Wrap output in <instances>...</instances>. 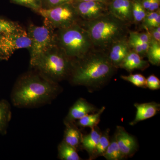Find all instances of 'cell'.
Instances as JSON below:
<instances>
[{
    "label": "cell",
    "instance_id": "3957f363",
    "mask_svg": "<svg viewBox=\"0 0 160 160\" xmlns=\"http://www.w3.org/2000/svg\"><path fill=\"white\" fill-rule=\"evenodd\" d=\"M80 23L89 33L95 49L107 52L113 43L128 38V23L109 12L91 21H81Z\"/></svg>",
    "mask_w": 160,
    "mask_h": 160
},
{
    "label": "cell",
    "instance_id": "8992f818",
    "mask_svg": "<svg viewBox=\"0 0 160 160\" xmlns=\"http://www.w3.org/2000/svg\"><path fill=\"white\" fill-rule=\"evenodd\" d=\"M54 29L45 20L42 26L30 24L28 33L31 40L30 49V64L34 65L37 60L46 51L57 45L56 34Z\"/></svg>",
    "mask_w": 160,
    "mask_h": 160
},
{
    "label": "cell",
    "instance_id": "2e32d148",
    "mask_svg": "<svg viewBox=\"0 0 160 160\" xmlns=\"http://www.w3.org/2000/svg\"><path fill=\"white\" fill-rule=\"evenodd\" d=\"M63 141L78 150L82 149V138L83 134L75 123L65 125Z\"/></svg>",
    "mask_w": 160,
    "mask_h": 160
},
{
    "label": "cell",
    "instance_id": "5bb4252c",
    "mask_svg": "<svg viewBox=\"0 0 160 160\" xmlns=\"http://www.w3.org/2000/svg\"><path fill=\"white\" fill-rule=\"evenodd\" d=\"M136 109L135 117L129 125L133 126L139 122L151 118L155 116L160 110V104L155 102L144 103H135Z\"/></svg>",
    "mask_w": 160,
    "mask_h": 160
},
{
    "label": "cell",
    "instance_id": "6da1fadb",
    "mask_svg": "<svg viewBox=\"0 0 160 160\" xmlns=\"http://www.w3.org/2000/svg\"><path fill=\"white\" fill-rule=\"evenodd\" d=\"M118 69L112 64L106 52L94 48L82 57L73 60L68 79L72 86H85L92 92L108 84Z\"/></svg>",
    "mask_w": 160,
    "mask_h": 160
},
{
    "label": "cell",
    "instance_id": "836d02e7",
    "mask_svg": "<svg viewBox=\"0 0 160 160\" xmlns=\"http://www.w3.org/2000/svg\"><path fill=\"white\" fill-rule=\"evenodd\" d=\"M80 1H82V2H87V1H94V2H101L107 3L108 4L110 0H74V2H80Z\"/></svg>",
    "mask_w": 160,
    "mask_h": 160
},
{
    "label": "cell",
    "instance_id": "8fae6325",
    "mask_svg": "<svg viewBox=\"0 0 160 160\" xmlns=\"http://www.w3.org/2000/svg\"><path fill=\"white\" fill-rule=\"evenodd\" d=\"M98 109L94 105L83 98L77 100L70 107L69 112L64 120L65 125L75 123L78 120L90 113H94Z\"/></svg>",
    "mask_w": 160,
    "mask_h": 160
},
{
    "label": "cell",
    "instance_id": "cb8c5ba5",
    "mask_svg": "<svg viewBox=\"0 0 160 160\" xmlns=\"http://www.w3.org/2000/svg\"><path fill=\"white\" fill-rule=\"evenodd\" d=\"M147 11L143 7L140 0H132V14L133 22H142Z\"/></svg>",
    "mask_w": 160,
    "mask_h": 160
},
{
    "label": "cell",
    "instance_id": "d4e9b609",
    "mask_svg": "<svg viewBox=\"0 0 160 160\" xmlns=\"http://www.w3.org/2000/svg\"><path fill=\"white\" fill-rule=\"evenodd\" d=\"M121 78L124 81L129 82L139 88H146V78L141 74H130L129 75H121Z\"/></svg>",
    "mask_w": 160,
    "mask_h": 160
},
{
    "label": "cell",
    "instance_id": "ffe728a7",
    "mask_svg": "<svg viewBox=\"0 0 160 160\" xmlns=\"http://www.w3.org/2000/svg\"><path fill=\"white\" fill-rule=\"evenodd\" d=\"M58 158L60 160H82L78 154L77 150L63 140L58 146Z\"/></svg>",
    "mask_w": 160,
    "mask_h": 160
},
{
    "label": "cell",
    "instance_id": "7a4b0ae2",
    "mask_svg": "<svg viewBox=\"0 0 160 160\" xmlns=\"http://www.w3.org/2000/svg\"><path fill=\"white\" fill-rule=\"evenodd\" d=\"M62 88L37 71L23 75L16 82L10 99L15 107L35 108L50 104Z\"/></svg>",
    "mask_w": 160,
    "mask_h": 160
},
{
    "label": "cell",
    "instance_id": "ac0fdd59",
    "mask_svg": "<svg viewBox=\"0 0 160 160\" xmlns=\"http://www.w3.org/2000/svg\"><path fill=\"white\" fill-rule=\"evenodd\" d=\"M12 118L10 103L7 100L0 101V134H6Z\"/></svg>",
    "mask_w": 160,
    "mask_h": 160
},
{
    "label": "cell",
    "instance_id": "ba28073f",
    "mask_svg": "<svg viewBox=\"0 0 160 160\" xmlns=\"http://www.w3.org/2000/svg\"><path fill=\"white\" fill-rule=\"evenodd\" d=\"M31 40L28 32L22 28L12 32L0 35V49L4 60H8L17 50L30 49Z\"/></svg>",
    "mask_w": 160,
    "mask_h": 160
},
{
    "label": "cell",
    "instance_id": "4dcf8cb0",
    "mask_svg": "<svg viewBox=\"0 0 160 160\" xmlns=\"http://www.w3.org/2000/svg\"><path fill=\"white\" fill-rule=\"evenodd\" d=\"M42 8L49 9L66 3H72L74 0H41Z\"/></svg>",
    "mask_w": 160,
    "mask_h": 160
},
{
    "label": "cell",
    "instance_id": "52a82bcc",
    "mask_svg": "<svg viewBox=\"0 0 160 160\" xmlns=\"http://www.w3.org/2000/svg\"><path fill=\"white\" fill-rule=\"evenodd\" d=\"M35 12L44 18L54 29L67 28L82 21L72 3L49 9L42 8Z\"/></svg>",
    "mask_w": 160,
    "mask_h": 160
},
{
    "label": "cell",
    "instance_id": "d6a6232c",
    "mask_svg": "<svg viewBox=\"0 0 160 160\" xmlns=\"http://www.w3.org/2000/svg\"><path fill=\"white\" fill-rule=\"evenodd\" d=\"M148 32L150 33L152 39L160 42V26L153 28Z\"/></svg>",
    "mask_w": 160,
    "mask_h": 160
},
{
    "label": "cell",
    "instance_id": "5b68a950",
    "mask_svg": "<svg viewBox=\"0 0 160 160\" xmlns=\"http://www.w3.org/2000/svg\"><path fill=\"white\" fill-rule=\"evenodd\" d=\"M58 29L57 45L72 59L82 57L94 49L89 33L80 22Z\"/></svg>",
    "mask_w": 160,
    "mask_h": 160
},
{
    "label": "cell",
    "instance_id": "f546056e",
    "mask_svg": "<svg viewBox=\"0 0 160 160\" xmlns=\"http://www.w3.org/2000/svg\"><path fill=\"white\" fill-rule=\"evenodd\" d=\"M146 11H155L160 9V0H140Z\"/></svg>",
    "mask_w": 160,
    "mask_h": 160
},
{
    "label": "cell",
    "instance_id": "30bf717a",
    "mask_svg": "<svg viewBox=\"0 0 160 160\" xmlns=\"http://www.w3.org/2000/svg\"><path fill=\"white\" fill-rule=\"evenodd\" d=\"M114 135L124 159L132 157L138 149L136 138L122 126H117Z\"/></svg>",
    "mask_w": 160,
    "mask_h": 160
},
{
    "label": "cell",
    "instance_id": "7402d4cb",
    "mask_svg": "<svg viewBox=\"0 0 160 160\" xmlns=\"http://www.w3.org/2000/svg\"><path fill=\"white\" fill-rule=\"evenodd\" d=\"M146 56L148 58L149 63L154 66H160V42L152 38Z\"/></svg>",
    "mask_w": 160,
    "mask_h": 160
},
{
    "label": "cell",
    "instance_id": "7c38bea8",
    "mask_svg": "<svg viewBox=\"0 0 160 160\" xmlns=\"http://www.w3.org/2000/svg\"><path fill=\"white\" fill-rule=\"evenodd\" d=\"M108 7L109 13L119 19L128 24L133 22L132 0H110Z\"/></svg>",
    "mask_w": 160,
    "mask_h": 160
},
{
    "label": "cell",
    "instance_id": "44dd1931",
    "mask_svg": "<svg viewBox=\"0 0 160 160\" xmlns=\"http://www.w3.org/2000/svg\"><path fill=\"white\" fill-rule=\"evenodd\" d=\"M109 131L110 129H107L102 132L95 150L89 160H94L99 157L103 156L105 153L110 143Z\"/></svg>",
    "mask_w": 160,
    "mask_h": 160
},
{
    "label": "cell",
    "instance_id": "4316f807",
    "mask_svg": "<svg viewBox=\"0 0 160 160\" xmlns=\"http://www.w3.org/2000/svg\"><path fill=\"white\" fill-rule=\"evenodd\" d=\"M10 1L12 2L14 4L30 8L34 12L42 8L41 0H10Z\"/></svg>",
    "mask_w": 160,
    "mask_h": 160
},
{
    "label": "cell",
    "instance_id": "603a6c76",
    "mask_svg": "<svg viewBox=\"0 0 160 160\" xmlns=\"http://www.w3.org/2000/svg\"><path fill=\"white\" fill-rule=\"evenodd\" d=\"M103 157L107 160L124 159V158L120 151L114 135L110 140L109 146H108Z\"/></svg>",
    "mask_w": 160,
    "mask_h": 160
},
{
    "label": "cell",
    "instance_id": "484cf974",
    "mask_svg": "<svg viewBox=\"0 0 160 160\" xmlns=\"http://www.w3.org/2000/svg\"><path fill=\"white\" fill-rule=\"evenodd\" d=\"M21 27L18 23L0 18V35L12 32Z\"/></svg>",
    "mask_w": 160,
    "mask_h": 160
},
{
    "label": "cell",
    "instance_id": "9a60e30c",
    "mask_svg": "<svg viewBox=\"0 0 160 160\" xmlns=\"http://www.w3.org/2000/svg\"><path fill=\"white\" fill-rule=\"evenodd\" d=\"M149 66L148 61L144 60L140 55L131 50L121 63L119 68L131 72L137 69L143 71Z\"/></svg>",
    "mask_w": 160,
    "mask_h": 160
},
{
    "label": "cell",
    "instance_id": "d6986e66",
    "mask_svg": "<svg viewBox=\"0 0 160 160\" xmlns=\"http://www.w3.org/2000/svg\"><path fill=\"white\" fill-rule=\"evenodd\" d=\"M105 109L106 107L103 106L96 112L86 115L78 120L75 122L76 124L82 128H94L98 126L100 123L101 116Z\"/></svg>",
    "mask_w": 160,
    "mask_h": 160
},
{
    "label": "cell",
    "instance_id": "e575fe53",
    "mask_svg": "<svg viewBox=\"0 0 160 160\" xmlns=\"http://www.w3.org/2000/svg\"><path fill=\"white\" fill-rule=\"evenodd\" d=\"M0 60H4V57L2 51H1V49H0Z\"/></svg>",
    "mask_w": 160,
    "mask_h": 160
},
{
    "label": "cell",
    "instance_id": "f1b7e54d",
    "mask_svg": "<svg viewBox=\"0 0 160 160\" xmlns=\"http://www.w3.org/2000/svg\"><path fill=\"white\" fill-rule=\"evenodd\" d=\"M160 14V9L158 10L153 12L147 11L146 16L143 19L142 22V25L143 28L149 31L150 29V25L152 22L155 18L158 15Z\"/></svg>",
    "mask_w": 160,
    "mask_h": 160
},
{
    "label": "cell",
    "instance_id": "9c48e42d",
    "mask_svg": "<svg viewBox=\"0 0 160 160\" xmlns=\"http://www.w3.org/2000/svg\"><path fill=\"white\" fill-rule=\"evenodd\" d=\"M82 21H89L109 13L108 4L94 1L72 2Z\"/></svg>",
    "mask_w": 160,
    "mask_h": 160
},
{
    "label": "cell",
    "instance_id": "277c9868",
    "mask_svg": "<svg viewBox=\"0 0 160 160\" xmlns=\"http://www.w3.org/2000/svg\"><path fill=\"white\" fill-rule=\"evenodd\" d=\"M72 64L73 60L57 45L43 53L32 67L45 77L58 83L68 79Z\"/></svg>",
    "mask_w": 160,
    "mask_h": 160
},
{
    "label": "cell",
    "instance_id": "83f0119b",
    "mask_svg": "<svg viewBox=\"0 0 160 160\" xmlns=\"http://www.w3.org/2000/svg\"><path fill=\"white\" fill-rule=\"evenodd\" d=\"M128 38L144 42L149 43L152 37L149 32L139 33L137 32H129Z\"/></svg>",
    "mask_w": 160,
    "mask_h": 160
},
{
    "label": "cell",
    "instance_id": "e0dca14e",
    "mask_svg": "<svg viewBox=\"0 0 160 160\" xmlns=\"http://www.w3.org/2000/svg\"><path fill=\"white\" fill-rule=\"evenodd\" d=\"M102 133V132L97 126L92 128L89 134L83 135L81 147L88 152L89 160L95 150Z\"/></svg>",
    "mask_w": 160,
    "mask_h": 160
},
{
    "label": "cell",
    "instance_id": "1f68e13d",
    "mask_svg": "<svg viewBox=\"0 0 160 160\" xmlns=\"http://www.w3.org/2000/svg\"><path fill=\"white\" fill-rule=\"evenodd\" d=\"M146 85L151 90H158L160 89V80L154 75H151L146 78Z\"/></svg>",
    "mask_w": 160,
    "mask_h": 160
},
{
    "label": "cell",
    "instance_id": "4fadbf2b",
    "mask_svg": "<svg viewBox=\"0 0 160 160\" xmlns=\"http://www.w3.org/2000/svg\"><path fill=\"white\" fill-rule=\"evenodd\" d=\"M128 38L121 40L113 43L107 52L112 64L118 69L123 60L131 50Z\"/></svg>",
    "mask_w": 160,
    "mask_h": 160
}]
</instances>
